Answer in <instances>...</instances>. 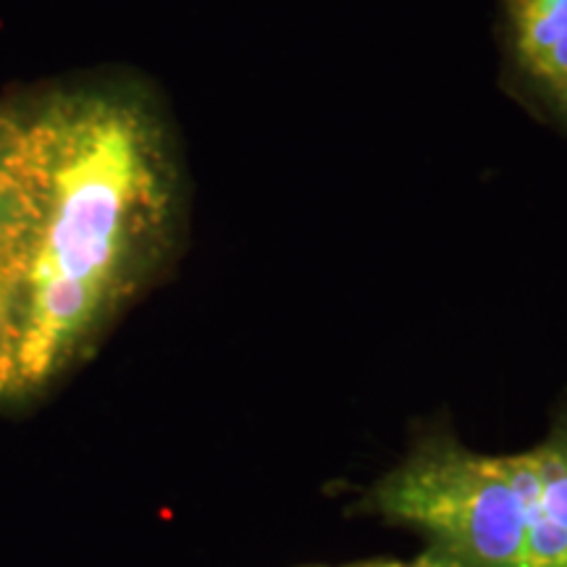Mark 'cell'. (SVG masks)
Returning a JSON list of instances; mask_svg holds the SVG:
<instances>
[{"mask_svg":"<svg viewBox=\"0 0 567 567\" xmlns=\"http://www.w3.org/2000/svg\"><path fill=\"white\" fill-rule=\"evenodd\" d=\"M48 189L0 400L38 392L132 292L172 205L163 134L105 87L42 97Z\"/></svg>","mask_w":567,"mask_h":567,"instance_id":"obj_1","label":"cell"},{"mask_svg":"<svg viewBox=\"0 0 567 567\" xmlns=\"http://www.w3.org/2000/svg\"><path fill=\"white\" fill-rule=\"evenodd\" d=\"M523 467V452L478 455L455 439H425L363 507L425 530L457 567H517Z\"/></svg>","mask_w":567,"mask_h":567,"instance_id":"obj_2","label":"cell"},{"mask_svg":"<svg viewBox=\"0 0 567 567\" xmlns=\"http://www.w3.org/2000/svg\"><path fill=\"white\" fill-rule=\"evenodd\" d=\"M45 189L42 101L0 103V381L17 342Z\"/></svg>","mask_w":567,"mask_h":567,"instance_id":"obj_3","label":"cell"},{"mask_svg":"<svg viewBox=\"0 0 567 567\" xmlns=\"http://www.w3.org/2000/svg\"><path fill=\"white\" fill-rule=\"evenodd\" d=\"M523 457L517 567H567V413L544 442L523 450Z\"/></svg>","mask_w":567,"mask_h":567,"instance_id":"obj_4","label":"cell"},{"mask_svg":"<svg viewBox=\"0 0 567 567\" xmlns=\"http://www.w3.org/2000/svg\"><path fill=\"white\" fill-rule=\"evenodd\" d=\"M520 69L547 101L567 111V0H507Z\"/></svg>","mask_w":567,"mask_h":567,"instance_id":"obj_5","label":"cell"},{"mask_svg":"<svg viewBox=\"0 0 567 567\" xmlns=\"http://www.w3.org/2000/svg\"><path fill=\"white\" fill-rule=\"evenodd\" d=\"M352 567H457V565L450 563L444 555H439V551H431V555L417 557L413 563H365V565H352Z\"/></svg>","mask_w":567,"mask_h":567,"instance_id":"obj_6","label":"cell"}]
</instances>
